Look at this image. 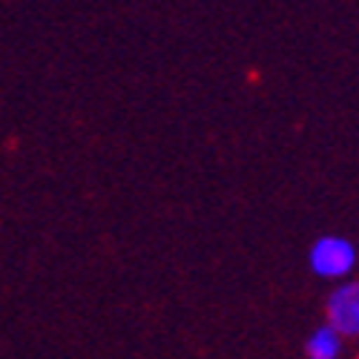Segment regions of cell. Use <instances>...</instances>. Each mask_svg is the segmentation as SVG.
<instances>
[{"instance_id": "1", "label": "cell", "mask_w": 359, "mask_h": 359, "mask_svg": "<svg viewBox=\"0 0 359 359\" xmlns=\"http://www.w3.org/2000/svg\"><path fill=\"white\" fill-rule=\"evenodd\" d=\"M311 271L322 279H342L356 264V248L345 236H322L311 245L308 253Z\"/></svg>"}, {"instance_id": "2", "label": "cell", "mask_w": 359, "mask_h": 359, "mask_svg": "<svg viewBox=\"0 0 359 359\" xmlns=\"http://www.w3.org/2000/svg\"><path fill=\"white\" fill-rule=\"evenodd\" d=\"M327 322L342 337H359V282H342L327 299Z\"/></svg>"}, {"instance_id": "3", "label": "cell", "mask_w": 359, "mask_h": 359, "mask_svg": "<svg viewBox=\"0 0 359 359\" xmlns=\"http://www.w3.org/2000/svg\"><path fill=\"white\" fill-rule=\"evenodd\" d=\"M305 351H308L311 359H337L342 353V331H337L331 322L319 325L316 331L308 337Z\"/></svg>"}]
</instances>
